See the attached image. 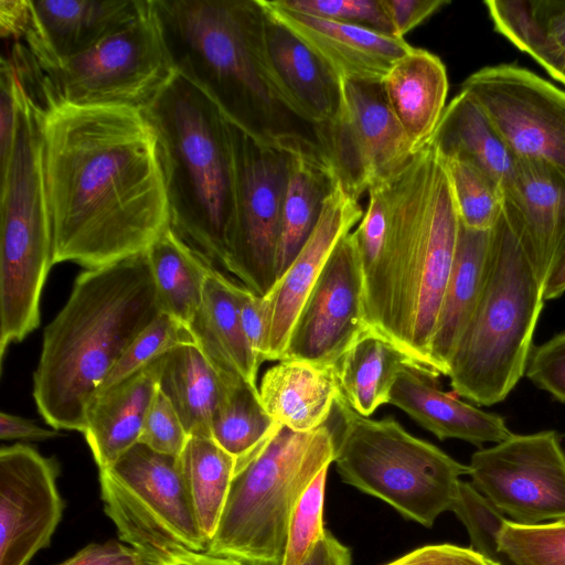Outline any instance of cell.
Instances as JSON below:
<instances>
[{
    "instance_id": "cell-2",
    "label": "cell",
    "mask_w": 565,
    "mask_h": 565,
    "mask_svg": "<svg viewBox=\"0 0 565 565\" xmlns=\"http://www.w3.org/2000/svg\"><path fill=\"white\" fill-rule=\"evenodd\" d=\"M177 75L258 142L333 166L328 131L301 119L265 66L259 0H151Z\"/></svg>"
},
{
    "instance_id": "cell-21",
    "label": "cell",
    "mask_w": 565,
    "mask_h": 565,
    "mask_svg": "<svg viewBox=\"0 0 565 565\" xmlns=\"http://www.w3.org/2000/svg\"><path fill=\"white\" fill-rule=\"evenodd\" d=\"M502 213L544 286L565 249V173L540 161L519 159L503 190Z\"/></svg>"
},
{
    "instance_id": "cell-20",
    "label": "cell",
    "mask_w": 565,
    "mask_h": 565,
    "mask_svg": "<svg viewBox=\"0 0 565 565\" xmlns=\"http://www.w3.org/2000/svg\"><path fill=\"white\" fill-rule=\"evenodd\" d=\"M266 13L291 32L341 79L381 82L413 50L404 39L259 0Z\"/></svg>"
},
{
    "instance_id": "cell-55",
    "label": "cell",
    "mask_w": 565,
    "mask_h": 565,
    "mask_svg": "<svg viewBox=\"0 0 565 565\" xmlns=\"http://www.w3.org/2000/svg\"><path fill=\"white\" fill-rule=\"evenodd\" d=\"M565 292V249L556 260L543 286V299L553 300Z\"/></svg>"
},
{
    "instance_id": "cell-11",
    "label": "cell",
    "mask_w": 565,
    "mask_h": 565,
    "mask_svg": "<svg viewBox=\"0 0 565 565\" xmlns=\"http://www.w3.org/2000/svg\"><path fill=\"white\" fill-rule=\"evenodd\" d=\"M100 497L119 539L159 565L183 551L206 552L178 457L138 443L99 470Z\"/></svg>"
},
{
    "instance_id": "cell-35",
    "label": "cell",
    "mask_w": 565,
    "mask_h": 565,
    "mask_svg": "<svg viewBox=\"0 0 565 565\" xmlns=\"http://www.w3.org/2000/svg\"><path fill=\"white\" fill-rule=\"evenodd\" d=\"M281 425L264 408L259 391L242 379L228 381L211 424V437L242 465L258 451Z\"/></svg>"
},
{
    "instance_id": "cell-53",
    "label": "cell",
    "mask_w": 565,
    "mask_h": 565,
    "mask_svg": "<svg viewBox=\"0 0 565 565\" xmlns=\"http://www.w3.org/2000/svg\"><path fill=\"white\" fill-rule=\"evenodd\" d=\"M159 565H245L236 559L216 556L207 552L183 551L174 554Z\"/></svg>"
},
{
    "instance_id": "cell-10",
    "label": "cell",
    "mask_w": 565,
    "mask_h": 565,
    "mask_svg": "<svg viewBox=\"0 0 565 565\" xmlns=\"http://www.w3.org/2000/svg\"><path fill=\"white\" fill-rule=\"evenodd\" d=\"M12 60L40 106H121L143 111L177 75L150 9L89 50L47 68H39L22 42Z\"/></svg>"
},
{
    "instance_id": "cell-38",
    "label": "cell",
    "mask_w": 565,
    "mask_h": 565,
    "mask_svg": "<svg viewBox=\"0 0 565 565\" xmlns=\"http://www.w3.org/2000/svg\"><path fill=\"white\" fill-rule=\"evenodd\" d=\"M183 344H195L189 326L161 312L128 347L95 395L119 384Z\"/></svg>"
},
{
    "instance_id": "cell-46",
    "label": "cell",
    "mask_w": 565,
    "mask_h": 565,
    "mask_svg": "<svg viewBox=\"0 0 565 565\" xmlns=\"http://www.w3.org/2000/svg\"><path fill=\"white\" fill-rule=\"evenodd\" d=\"M386 565H501L472 548L452 544L427 545Z\"/></svg>"
},
{
    "instance_id": "cell-40",
    "label": "cell",
    "mask_w": 565,
    "mask_h": 565,
    "mask_svg": "<svg viewBox=\"0 0 565 565\" xmlns=\"http://www.w3.org/2000/svg\"><path fill=\"white\" fill-rule=\"evenodd\" d=\"M451 512L466 526L471 547L477 553L499 562L500 534L507 523L504 514L471 482L460 480Z\"/></svg>"
},
{
    "instance_id": "cell-41",
    "label": "cell",
    "mask_w": 565,
    "mask_h": 565,
    "mask_svg": "<svg viewBox=\"0 0 565 565\" xmlns=\"http://www.w3.org/2000/svg\"><path fill=\"white\" fill-rule=\"evenodd\" d=\"M328 470L329 467L317 475L292 512L282 565H299L326 531L323 502Z\"/></svg>"
},
{
    "instance_id": "cell-49",
    "label": "cell",
    "mask_w": 565,
    "mask_h": 565,
    "mask_svg": "<svg viewBox=\"0 0 565 565\" xmlns=\"http://www.w3.org/2000/svg\"><path fill=\"white\" fill-rule=\"evenodd\" d=\"M390 20L393 35H404L417 28L445 6L448 0H381Z\"/></svg>"
},
{
    "instance_id": "cell-37",
    "label": "cell",
    "mask_w": 565,
    "mask_h": 565,
    "mask_svg": "<svg viewBox=\"0 0 565 565\" xmlns=\"http://www.w3.org/2000/svg\"><path fill=\"white\" fill-rule=\"evenodd\" d=\"M449 173L461 225L488 231L502 213L503 189L469 161L443 157Z\"/></svg>"
},
{
    "instance_id": "cell-5",
    "label": "cell",
    "mask_w": 565,
    "mask_h": 565,
    "mask_svg": "<svg viewBox=\"0 0 565 565\" xmlns=\"http://www.w3.org/2000/svg\"><path fill=\"white\" fill-rule=\"evenodd\" d=\"M142 113L157 137L171 227L210 265L224 268L234 214L230 121L179 75Z\"/></svg>"
},
{
    "instance_id": "cell-19",
    "label": "cell",
    "mask_w": 565,
    "mask_h": 565,
    "mask_svg": "<svg viewBox=\"0 0 565 565\" xmlns=\"http://www.w3.org/2000/svg\"><path fill=\"white\" fill-rule=\"evenodd\" d=\"M150 7L151 0L32 1V25L21 42L39 68H52L129 25Z\"/></svg>"
},
{
    "instance_id": "cell-26",
    "label": "cell",
    "mask_w": 565,
    "mask_h": 565,
    "mask_svg": "<svg viewBox=\"0 0 565 565\" xmlns=\"http://www.w3.org/2000/svg\"><path fill=\"white\" fill-rule=\"evenodd\" d=\"M381 84L415 153L430 141L447 106L446 66L434 53L413 47L393 64Z\"/></svg>"
},
{
    "instance_id": "cell-30",
    "label": "cell",
    "mask_w": 565,
    "mask_h": 565,
    "mask_svg": "<svg viewBox=\"0 0 565 565\" xmlns=\"http://www.w3.org/2000/svg\"><path fill=\"white\" fill-rule=\"evenodd\" d=\"M195 344L174 348L160 359L158 390L179 415L189 436L211 437L214 412L228 381Z\"/></svg>"
},
{
    "instance_id": "cell-14",
    "label": "cell",
    "mask_w": 565,
    "mask_h": 565,
    "mask_svg": "<svg viewBox=\"0 0 565 565\" xmlns=\"http://www.w3.org/2000/svg\"><path fill=\"white\" fill-rule=\"evenodd\" d=\"M478 491L515 523L565 520V452L554 430L512 434L471 456Z\"/></svg>"
},
{
    "instance_id": "cell-28",
    "label": "cell",
    "mask_w": 565,
    "mask_h": 565,
    "mask_svg": "<svg viewBox=\"0 0 565 565\" xmlns=\"http://www.w3.org/2000/svg\"><path fill=\"white\" fill-rule=\"evenodd\" d=\"M269 416L295 431H311L329 418L340 394L335 367L281 360L268 369L258 388Z\"/></svg>"
},
{
    "instance_id": "cell-7",
    "label": "cell",
    "mask_w": 565,
    "mask_h": 565,
    "mask_svg": "<svg viewBox=\"0 0 565 565\" xmlns=\"http://www.w3.org/2000/svg\"><path fill=\"white\" fill-rule=\"evenodd\" d=\"M334 460V434L279 429L235 468L206 552L245 565H282L292 512L311 481Z\"/></svg>"
},
{
    "instance_id": "cell-9",
    "label": "cell",
    "mask_w": 565,
    "mask_h": 565,
    "mask_svg": "<svg viewBox=\"0 0 565 565\" xmlns=\"http://www.w3.org/2000/svg\"><path fill=\"white\" fill-rule=\"evenodd\" d=\"M334 408V462L343 482L376 497L401 514L430 527L450 511L462 465L408 431L393 417L371 419L355 412L341 392Z\"/></svg>"
},
{
    "instance_id": "cell-6",
    "label": "cell",
    "mask_w": 565,
    "mask_h": 565,
    "mask_svg": "<svg viewBox=\"0 0 565 565\" xmlns=\"http://www.w3.org/2000/svg\"><path fill=\"white\" fill-rule=\"evenodd\" d=\"M543 285L503 213L491 228L486 281L452 354V391L479 406L507 398L525 374Z\"/></svg>"
},
{
    "instance_id": "cell-33",
    "label": "cell",
    "mask_w": 565,
    "mask_h": 565,
    "mask_svg": "<svg viewBox=\"0 0 565 565\" xmlns=\"http://www.w3.org/2000/svg\"><path fill=\"white\" fill-rule=\"evenodd\" d=\"M147 256L162 312L189 324L213 266L171 226L149 247Z\"/></svg>"
},
{
    "instance_id": "cell-16",
    "label": "cell",
    "mask_w": 565,
    "mask_h": 565,
    "mask_svg": "<svg viewBox=\"0 0 565 565\" xmlns=\"http://www.w3.org/2000/svg\"><path fill=\"white\" fill-rule=\"evenodd\" d=\"M365 329L361 266L351 232L329 256L299 312L281 360L335 367Z\"/></svg>"
},
{
    "instance_id": "cell-18",
    "label": "cell",
    "mask_w": 565,
    "mask_h": 565,
    "mask_svg": "<svg viewBox=\"0 0 565 565\" xmlns=\"http://www.w3.org/2000/svg\"><path fill=\"white\" fill-rule=\"evenodd\" d=\"M363 210L339 179L324 200L310 236L263 297L267 320L265 361H280L292 328L329 256L360 223Z\"/></svg>"
},
{
    "instance_id": "cell-24",
    "label": "cell",
    "mask_w": 565,
    "mask_h": 565,
    "mask_svg": "<svg viewBox=\"0 0 565 565\" xmlns=\"http://www.w3.org/2000/svg\"><path fill=\"white\" fill-rule=\"evenodd\" d=\"M238 286L213 267L200 307L188 326L195 345L224 377L242 379L257 386L260 363L242 326Z\"/></svg>"
},
{
    "instance_id": "cell-17",
    "label": "cell",
    "mask_w": 565,
    "mask_h": 565,
    "mask_svg": "<svg viewBox=\"0 0 565 565\" xmlns=\"http://www.w3.org/2000/svg\"><path fill=\"white\" fill-rule=\"evenodd\" d=\"M57 476V462L30 446L1 448L0 565H29L49 547L64 509Z\"/></svg>"
},
{
    "instance_id": "cell-44",
    "label": "cell",
    "mask_w": 565,
    "mask_h": 565,
    "mask_svg": "<svg viewBox=\"0 0 565 565\" xmlns=\"http://www.w3.org/2000/svg\"><path fill=\"white\" fill-rule=\"evenodd\" d=\"M525 375L535 386L565 403V331L533 347Z\"/></svg>"
},
{
    "instance_id": "cell-36",
    "label": "cell",
    "mask_w": 565,
    "mask_h": 565,
    "mask_svg": "<svg viewBox=\"0 0 565 565\" xmlns=\"http://www.w3.org/2000/svg\"><path fill=\"white\" fill-rule=\"evenodd\" d=\"M494 30L531 55L556 81L565 85V28L540 21L530 1H486Z\"/></svg>"
},
{
    "instance_id": "cell-1",
    "label": "cell",
    "mask_w": 565,
    "mask_h": 565,
    "mask_svg": "<svg viewBox=\"0 0 565 565\" xmlns=\"http://www.w3.org/2000/svg\"><path fill=\"white\" fill-rule=\"evenodd\" d=\"M40 106V105H39ZM53 263L98 268L171 226L154 130L121 106H40Z\"/></svg>"
},
{
    "instance_id": "cell-27",
    "label": "cell",
    "mask_w": 565,
    "mask_h": 565,
    "mask_svg": "<svg viewBox=\"0 0 565 565\" xmlns=\"http://www.w3.org/2000/svg\"><path fill=\"white\" fill-rule=\"evenodd\" d=\"M491 230L461 225L451 273L444 292L429 348L433 369L448 376L457 343L480 298L488 271Z\"/></svg>"
},
{
    "instance_id": "cell-25",
    "label": "cell",
    "mask_w": 565,
    "mask_h": 565,
    "mask_svg": "<svg viewBox=\"0 0 565 565\" xmlns=\"http://www.w3.org/2000/svg\"><path fill=\"white\" fill-rule=\"evenodd\" d=\"M159 367L160 359L89 402L83 434L99 470L138 444L158 390Z\"/></svg>"
},
{
    "instance_id": "cell-43",
    "label": "cell",
    "mask_w": 565,
    "mask_h": 565,
    "mask_svg": "<svg viewBox=\"0 0 565 565\" xmlns=\"http://www.w3.org/2000/svg\"><path fill=\"white\" fill-rule=\"evenodd\" d=\"M189 437L171 403L157 390L138 443L159 454L179 457Z\"/></svg>"
},
{
    "instance_id": "cell-45",
    "label": "cell",
    "mask_w": 565,
    "mask_h": 565,
    "mask_svg": "<svg viewBox=\"0 0 565 565\" xmlns=\"http://www.w3.org/2000/svg\"><path fill=\"white\" fill-rule=\"evenodd\" d=\"M0 174L3 173L12 156L23 82L9 56H2L0 70Z\"/></svg>"
},
{
    "instance_id": "cell-54",
    "label": "cell",
    "mask_w": 565,
    "mask_h": 565,
    "mask_svg": "<svg viewBox=\"0 0 565 565\" xmlns=\"http://www.w3.org/2000/svg\"><path fill=\"white\" fill-rule=\"evenodd\" d=\"M533 14L543 23L565 28V1L535 0L530 1Z\"/></svg>"
},
{
    "instance_id": "cell-34",
    "label": "cell",
    "mask_w": 565,
    "mask_h": 565,
    "mask_svg": "<svg viewBox=\"0 0 565 565\" xmlns=\"http://www.w3.org/2000/svg\"><path fill=\"white\" fill-rule=\"evenodd\" d=\"M178 460L199 526L210 543L235 473V459L212 437L190 436Z\"/></svg>"
},
{
    "instance_id": "cell-13",
    "label": "cell",
    "mask_w": 565,
    "mask_h": 565,
    "mask_svg": "<svg viewBox=\"0 0 565 565\" xmlns=\"http://www.w3.org/2000/svg\"><path fill=\"white\" fill-rule=\"evenodd\" d=\"M519 159L565 173V90L515 64L484 66L461 84Z\"/></svg>"
},
{
    "instance_id": "cell-51",
    "label": "cell",
    "mask_w": 565,
    "mask_h": 565,
    "mask_svg": "<svg viewBox=\"0 0 565 565\" xmlns=\"http://www.w3.org/2000/svg\"><path fill=\"white\" fill-rule=\"evenodd\" d=\"M58 435L56 429H46L34 422L2 412L0 414V438L2 440H46Z\"/></svg>"
},
{
    "instance_id": "cell-39",
    "label": "cell",
    "mask_w": 565,
    "mask_h": 565,
    "mask_svg": "<svg viewBox=\"0 0 565 565\" xmlns=\"http://www.w3.org/2000/svg\"><path fill=\"white\" fill-rule=\"evenodd\" d=\"M499 551L514 565H565V520L532 525L508 520Z\"/></svg>"
},
{
    "instance_id": "cell-48",
    "label": "cell",
    "mask_w": 565,
    "mask_h": 565,
    "mask_svg": "<svg viewBox=\"0 0 565 565\" xmlns=\"http://www.w3.org/2000/svg\"><path fill=\"white\" fill-rule=\"evenodd\" d=\"M56 565H157L129 545L116 541L90 543Z\"/></svg>"
},
{
    "instance_id": "cell-52",
    "label": "cell",
    "mask_w": 565,
    "mask_h": 565,
    "mask_svg": "<svg viewBox=\"0 0 565 565\" xmlns=\"http://www.w3.org/2000/svg\"><path fill=\"white\" fill-rule=\"evenodd\" d=\"M351 561L350 550L326 530L299 565H351Z\"/></svg>"
},
{
    "instance_id": "cell-50",
    "label": "cell",
    "mask_w": 565,
    "mask_h": 565,
    "mask_svg": "<svg viewBox=\"0 0 565 565\" xmlns=\"http://www.w3.org/2000/svg\"><path fill=\"white\" fill-rule=\"evenodd\" d=\"M31 0H0V34L2 39L21 42L32 25Z\"/></svg>"
},
{
    "instance_id": "cell-29",
    "label": "cell",
    "mask_w": 565,
    "mask_h": 565,
    "mask_svg": "<svg viewBox=\"0 0 565 565\" xmlns=\"http://www.w3.org/2000/svg\"><path fill=\"white\" fill-rule=\"evenodd\" d=\"M430 142L445 158L471 162L503 190L516 171L518 159L480 104L465 90L447 104Z\"/></svg>"
},
{
    "instance_id": "cell-42",
    "label": "cell",
    "mask_w": 565,
    "mask_h": 565,
    "mask_svg": "<svg viewBox=\"0 0 565 565\" xmlns=\"http://www.w3.org/2000/svg\"><path fill=\"white\" fill-rule=\"evenodd\" d=\"M287 9L392 34L381 0H276Z\"/></svg>"
},
{
    "instance_id": "cell-15",
    "label": "cell",
    "mask_w": 565,
    "mask_h": 565,
    "mask_svg": "<svg viewBox=\"0 0 565 565\" xmlns=\"http://www.w3.org/2000/svg\"><path fill=\"white\" fill-rule=\"evenodd\" d=\"M342 106L328 128L337 174L359 199L397 173L414 151L385 98L381 82L342 79Z\"/></svg>"
},
{
    "instance_id": "cell-4",
    "label": "cell",
    "mask_w": 565,
    "mask_h": 565,
    "mask_svg": "<svg viewBox=\"0 0 565 565\" xmlns=\"http://www.w3.org/2000/svg\"><path fill=\"white\" fill-rule=\"evenodd\" d=\"M161 312L147 252L83 270L43 332L33 398L46 424L84 433L97 388Z\"/></svg>"
},
{
    "instance_id": "cell-31",
    "label": "cell",
    "mask_w": 565,
    "mask_h": 565,
    "mask_svg": "<svg viewBox=\"0 0 565 565\" xmlns=\"http://www.w3.org/2000/svg\"><path fill=\"white\" fill-rule=\"evenodd\" d=\"M407 367L437 375L367 328L340 359L335 372L344 399L360 415L369 417L381 405L390 403L395 381Z\"/></svg>"
},
{
    "instance_id": "cell-3",
    "label": "cell",
    "mask_w": 565,
    "mask_h": 565,
    "mask_svg": "<svg viewBox=\"0 0 565 565\" xmlns=\"http://www.w3.org/2000/svg\"><path fill=\"white\" fill-rule=\"evenodd\" d=\"M383 184L388 231L375 269L362 282L363 318L367 328L438 374L429 348L460 228L449 173L429 141Z\"/></svg>"
},
{
    "instance_id": "cell-32",
    "label": "cell",
    "mask_w": 565,
    "mask_h": 565,
    "mask_svg": "<svg viewBox=\"0 0 565 565\" xmlns=\"http://www.w3.org/2000/svg\"><path fill=\"white\" fill-rule=\"evenodd\" d=\"M338 180L333 167L302 156L289 154L277 256V279L286 271L310 236L324 200Z\"/></svg>"
},
{
    "instance_id": "cell-12",
    "label": "cell",
    "mask_w": 565,
    "mask_h": 565,
    "mask_svg": "<svg viewBox=\"0 0 565 565\" xmlns=\"http://www.w3.org/2000/svg\"><path fill=\"white\" fill-rule=\"evenodd\" d=\"M234 214L224 269L265 297L277 279L289 154L265 146L230 122Z\"/></svg>"
},
{
    "instance_id": "cell-8",
    "label": "cell",
    "mask_w": 565,
    "mask_h": 565,
    "mask_svg": "<svg viewBox=\"0 0 565 565\" xmlns=\"http://www.w3.org/2000/svg\"><path fill=\"white\" fill-rule=\"evenodd\" d=\"M10 162L0 174V359L40 326L53 263L40 106L23 87Z\"/></svg>"
},
{
    "instance_id": "cell-22",
    "label": "cell",
    "mask_w": 565,
    "mask_h": 565,
    "mask_svg": "<svg viewBox=\"0 0 565 565\" xmlns=\"http://www.w3.org/2000/svg\"><path fill=\"white\" fill-rule=\"evenodd\" d=\"M264 12L263 54L273 84L301 119L328 131L341 110L342 79Z\"/></svg>"
},
{
    "instance_id": "cell-23",
    "label": "cell",
    "mask_w": 565,
    "mask_h": 565,
    "mask_svg": "<svg viewBox=\"0 0 565 565\" xmlns=\"http://www.w3.org/2000/svg\"><path fill=\"white\" fill-rule=\"evenodd\" d=\"M438 377L416 367L403 370L392 388L390 404L440 440L455 438L481 447L486 443H501L513 434L502 416L441 391Z\"/></svg>"
},
{
    "instance_id": "cell-47",
    "label": "cell",
    "mask_w": 565,
    "mask_h": 565,
    "mask_svg": "<svg viewBox=\"0 0 565 565\" xmlns=\"http://www.w3.org/2000/svg\"><path fill=\"white\" fill-rule=\"evenodd\" d=\"M238 306L242 326L249 347L262 364L265 362L267 320L263 297L239 284Z\"/></svg>"
}]
</instances>
